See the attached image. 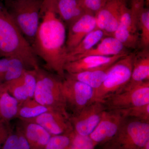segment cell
<instances>
[{
	"instance_id": "7402d4cb",
	"label": "cell",
	"mask_w": 149,
	"mask_h": 149,
	"mask_svg": "<svg viewBox=\"0 0 149 149\" xmlns=\"http://www.w3.org/2000/svg\"><path fill=\"white\" fill-rule=\"evenodd\" d=\"M105 35L103 31L99 29H95L90 32L76 47L68 52L67 62L70 58L81 54L94 47Z\"/></svg>"
},
{
	"instance_id": "9c48e42d",
	"label": "cell",
	"mask_w": 149,
	"mask_h": 149,
	"mask_svg": "<svg viewBox=\"0 0 149 149\" xmlns=\"http://www.w3.org/2000/svg\"><path fill=\"white\" fill-rule=\"evenodd\" d=\"M106 110L103 102L94 101L77 114L70 118L74 132L83 136H89L95 130Z\"/></svg>"
},
{
	"instance_id": "277c9868",
	"label": "cell",
	"mask_w": 149,
	"mask_h": 149,
	"mask_svg": "<svg viewBox=\"0 0 149 149\" xmlns=\"http://www.w3.org/2000/svg\"><path fill=\"white\" fill-rule=\"evenodd\" d=\"M37 82L33 98L38 103L69 116L61 90V81L41 67L36 69Z\"/></svg>"
},
{
	"instance_id": "836d02e7",
	"label": "cell",
	"mask_w": 149,
	"mask_h": 149,
	"mask_svg": "<svg viewBox=\"0 0 149 149\" xmlns=\"http://www.w3.org/2000/svg\"><path fill=\"white\" fill-rule=\"evenodd\" d=\"M100 146H101L100 148V149H122L116 146L110 142H107Z\"/></svg>"
},
{
	"instance_id": "cb8c5ba5",
	"label": "cell",
	"mask_w": 149,
	"mask_h": 149,
	"mask_svg": "<svg viewBox=\"0 0 149 149\" xmlns=\"http://www.w3.org/2000/svg\"><path fill=\"white\" fill-rule=\"evenodd\" d=\"M112 36L122 43L126 48H136L140 41L138 34H133L120 24L118 25Z\"/></svg>"
},
{
	"instance_id": "e575fe53",
	"label": "cell",
	"mask_w": 149,
	"mask_h": 149,
	"mask_svg": "<svg viewBox=\"0 0 149 149\" xmlns=\"http://www.w3.org/2000/svg\"><path fill=\"white\" fill-rule=\"evenodd\" d=\"M4 90V88L3 84H0V95H1V94L2 93L3 91Z\"/></svg>"
},
{
	"instance_id": "83f0119b",
	"label": "cell",
	"mask_w": 149,
	"mask_h": 149,
	"mask_svg": "<svg viewBox=\"0 0 149 149\" xmlns=\"http://www.w3.org/2000/svg\"><path fill=\"white\" fill-rule=\"evenodd\" d=\"M118 110L125 118H136L149 122V104Z\"/></svg>"
},
{
	"instance_id": "ac0fdd59",
	"label": "cell",
	"mask_w": 149,
	"mask_h": 149,
	"mask_svg": "<svg viewBox=\"0 0 149 149\" xmlns=\"http://www.w3.org/2000/svg\"><path fill=\"white\" fill-rule=\"evenodd\" d=\"M22 131L31 149H45L52 135L41 125L34 122L23 121Z\"/></svg>"
},
{
	"instance_id": "6da1fadb",
	"label": "cell",
	"mask_w": 149,
	"mask_h": 149,
	"mask_svg": "<svg viewBox=\"0 0 149 149\" xmlns=\"http://www.w3.org/2000/svg\"><path fill=\"white\" fill-rule=\"evenodd\" d=\"M66 38V26L56 12L54 0H44L32 47L36 56L45 62L47 69L63 78L68 54Z\"/></svg>"
},
{
	"instance_id": "4fadbf2b",
	"label": "cell",
	"mask_w": 149,
	"mask_h": 149,
	"mask_svg": "<svg viewBox=\"0 0 149 149\" xmlns=\"http://www.w3.org/2000/svg\"><path fill=\"white\" fill-rule=\"evenodd\" d=\"M23 121L39 124L52 136L66 134L73 130L69 116L55 110L49 111L35 118Z\"/></svg>"
},
{
	"instance_id": "f1b7e54d",
	"label": "cell",
	"mask_w": 149,
	"mask_h": 149,
	"mask_svg": "<svg viewBox=\"0 0 149 149\" xmlns=\"http://www.w3.org/2000/svg\"><path fill=\"white\" fill-rule=\"evenodd\" d=\"M96 146L89 136H83L74 132L69 149H95Z\"/></svg>"
},
{
	"instance_id": "52a82bcc",
	"label": "cell",
	"mask_w": 149,
	"mask_h": 149,
	"mask_svg": "<svg viewBox=\"0 0 149 149\" xmlns=\"http://www.w3.org/2000/svg\"><path fill=\"white\" fill-rule=\"evenodd\" d=\"M104 103L107 110H120L149 104V80L130 87L110 96Z\"/></svg>"
},
{
	"instance_id": "7a4b0ae2",
	"label": "cell",
	"mask_w": 149,
	"mask_h": 149,
	"mask_svg": "<svg viewBox=\"0 0 149 149\" xmlns=\"http://www.w3.org/2000/svg\"><path fill=\"white\" fill-rule=\"evenodd\" d=\"M0 57L19 59L29 69L40 67L38 57L0 0Z\"/></svg>"
},
{
	"instance_id": "f546056e",
	"label": "cell",
	"mask_w": 149,
	"mask_h": 149,
	"mask_svg": "<svg viewBox=\"0 0 149 149\" xmlns=\"http://www.w3.org/2000/svg\"><path fill=\"white\" fill-rule=\"evenodd\" d=\"M86 13L95 15L104 5L107 0H80Z\"/></svg>"
},
{
	"instance_id": "d6a6232c",
	"label": "cell",
	"mask_w": 149,
	"mask_h": 149,
	"mask_svg": "<svg viewBox=\"0 0 149 149\" xmlns=\"http://www.w3.org/2000/svg\"><path fill=\"white\" fill-rule=\"evenodd\" d=\"M10 134L8 128L0 123V148L2 145H3Z\"/></svg>"
},
{
	"instance_id": "ba28073f",
	"label": "cell",
	"mask_w": 149,
	"mask_h": 149,
	"mask_svg": "<svg viewBox=\"0 0 149 149\" xmlns=\"http://www.w3.org/2000/svg\"><path fill=\"white\" fill-rule=\"evenodd\" d=\"M61 90L67 109L76 115L93 102L95 90L89 85L65 75L61 81Z\"/></svg>"
},
{
	"instance_id": "9a60e30c",
	"label": "cell",
	"mask_w": 149,
	"mask_h": 149,
	"mask_svg": "<svg viewBox=\"0 0 149 149\" xmlns=\"http://www.w3.org/2000/svg\"><path fill=\"white\" fill-rule=\"evenodd\" d=\"M68 27L66 45L68 52L76 47L85 36L96 29L95 15L86 13Z\"/></svg>"
},
{
	"instance_id": "2e32d148",
	"label": "cell",
	"mask_w": 149,
	"mask_h": 149,
	"mask_svg": "<svg viewBox=\"0 0 149 149\" xmlns=\"http://www.w3.org/2000/svg\"><path fill=\"white\" fill-rule=\"evenodd\" d=\"M101 41L100 43L96 47H93L79 55L70 58L68 62L72 61L90 56H109L128 54L126 48L122 43L113 36L104 37Z\"/></svg>"
},
{
	"instance_id": "ffe728a7",
	"label": "cell",
	"mask_w": 149,
	"mask_h": 149,
	"mask_svg": "<svg viewBox=\"0 0 149 149\" xmlns=\"http://www.w3.org/2000/svg\"><path fill=\"white\" fill-rule=\"evenodd\" d=\"M149 56L148 53L137 57L136 56L130 81L126 87H130L141 82L149 80Z\"/></svg>"
},
{
	"instance_id": "44dd1931",
	"label": "cell",
	"mask_w": 149,
	"mask_h": 149,
	"mask_svg": "<svg viewBox=\"0 0 149 149\" xmlns=\"http://www.w3.org/2000/svg\"><path fill=\"white\" fill-rule=\"evenodd\" d=\"M50 110H53L38 103L33 98L29 99L19 103L16 117L21 120H30Z\"/></svg>"
},
{
	"instance_id": "4dcf8cb0",
	"label": "cell",
	"mask_w": 149,
	"mask_h": 149,
	"mask_svg": "<svg viewBox=\"0 0 149 149\" xmlns=\"http://www.w3.org/2000/svg\"><path fill=\"white\" fill-rule=\"evenodd\" d=\"M3 149H19L17 133L10 134L3 145Z\"/></svg>"
},
{
	"instance_id": "d6986e66",
	"label": "cell",
	"mask_w": 149,
	"mask_h": 149,
	"mask_svg": "<svg viewBox=\"0 0 149 149\" xmlns=\"http://www.w3.org/2000/svg\"><path fill=\"white\" fill-rule=\"evenodd\" d=\"M111 66L105 69L89 70L75 73H68L65 75L85 83L95 90L100 88L103 83Z\"/></svg>"
},
{
	"instance_id": "d4e9b609",
	"label": "cell",
	"mask_w": 149,
	"mask_h": 149,
	"mask_svg": "<svg viewBox=\"0 0 149 149\" xmlns=\"http://www.w3.org/2000/svg\"><path fill=\"white\" fill-rule=\"evenodd\" d=\"M138 28L141 29V45L144 49H147L149 45V10L144 7L139 15Z\"/></svg>"
},
{
	"instance_id": "30bf717a",
	"label": "cell",
	"mask_w": 149,
	"mask_h": 149,
	"mask_svg": "<svg viewBox=\"0 0 149 149\" xmlns=\"http://www.w3.org/2000/svg\"><path fill=\"white\" fill-rule=\"evenodd\" d=\"M125 118L118 110H105L98 124L89 136L95 146L111 141Z\"/></svg>"
},
{
	"instance_id": "8fae6325",
	"label": "cell",
	"mask_w": 149,
	"mask_h": 149,
	"mask_svg": "<svg viewBox=\"0 0 149 149\" xmlns=\"http://www.w3.org/2000/svg\"><path fill=\"white\" fill-rule=\"evenodd\" d=\"M125 0H107L96 14V29L103 31L105 35L112 36L120 22V11Z\"/></svg>"
},
{
	"instance_id": "8d00e7d4",
	"label": "cell",
	"mask_w": 149,
	"mask_h": 149,
	"mask_svg": "<svg viewBox=\"0 0 149 149\" xmlns=\"http://www.w3.org/2000/svg\"><path fill=\"white\" fill-rule=\"evenodd\" d=\"M10 1V0H3V1Z\"/></svg>"
},
{
	"instance_id": "1f68e13d",
	"label": "cell",
	"mask_w": 149,
	"mask_h": 149,
	"mask_svg": "<svg viewBox=\"0 0 149 149\" xmlns=\"http://www.w3.org/2000/svg\"><path fill=\"white\" fill-rule=\"evenodd\" d=\"M17 133L18 136L19 149H31L28 141L20 129L17 130Z\"/></svg>"
},
{
	"instance_id": "3957f363",
	"label": "cell",
	"mask_w": 149,
	"mask_h": 149,
	"mask_svg": "<svg viewBox=\"0 0 149 149\" xmlns=\"http://www.w3.org/2000/svg\"><path fill=\"white\" fill-rule=\"evenodd\" d=\"M44 0H10L5 5L20 32L31 46L40 24Z\"/></svg>"
},
{
	"instance_id": "e0dca14e",
	"label": "cell",
	"mask_w": 149,
	"mask_h": 149,
	"mask_svg": "<svg viewBox=\"0 0 149 149\" xmlns=\"http://www.w3.org/2000/svg\"><path fill=\"white\" fill-rule=\"evenodd\" d=\"M54 1L56 12L68 27L86 13L80 0Z\"/></svg>"
},
{
	"instance_id": "5b68a950",
	"label": "cell",
	"mask_w": 149,
	"mask_h": 149,
	"mask_svg": "<svg viewBox=\"0 0 149 149\" xmlns=\"http://www.w3.org/2000/svg\"><path fill=\"white\" fill-rule=\"evenodd\" d=\"M136 56L134 54H128L111 67L103 83L95 90L93 102H103L124 89L131 78Z\"/></svg>"
},
{
	"instance_id": "5bb4252c",
	"label": "cell",
	"mask_w": 149,
	"mask_h": 149,
	"mask_svg": "<svg viewBox=\"0 0 149 149\" xmlns=\"http://www.w3.org/2000/svg\"><path fill=\"white\" fill-rule=\"evenodd\" d=\"M128 54H124L109 56H90L84 57L67 62L64 66L65 71L68 73H75L89 70L105 69Z\"/></svg>"
},
{
	"instance_id": "4316f807",
	"label": "cell",
	"mask_w": 149,
	"mask_h": 149,
	"mask_svg": "<svg viewBox=\"0 0 149 149\" xmlns=\"http://www.w3.org/2000/svg\"><path fill=\"white\" fill-rule=\"evenodd\" d=\"M74 130L70 133L52 136L45 149H69Z\"/></svg>"
},
{
	"instance_id": "484cf974",
	"label": "cell",
	"mask_w": 149,
	"mask_h": 149,
	"mask_svg": "<svg viewBox=\"0 0 149 149\" xmlns=\"http://www.w3.org/2000/svg\"><path fill=\"white\" fill-rule=\"evenodd\" d=\"M27 69H29L21 60L16 58L11 57L8 69L5 76L4 83L17 79Z\"/></svg>"
},
{
	"instance_id": "603a6c76",
	"label": "cell",
	"mask_w": 149,
	"mask_h": 149,
	"mask_svg": "<svg viewBox=\"0 0 149 149\" xmlns=\"http://www.w3.org/2000/svg\"><path fill=\"white\" fill-rule=\"evenodd\" d=\"M19 104L17 100L4 89L0 95V116L6 121L16 117Z\"/></svg>"
},
{
	"instance_id": "7c38bea8",
	"label": "cell",
	"mask_w": 149,
	"mask_h": 149,
	"mask_svg": "<svg viewBox=\"0 0 149 149\" xmlns=\"http://www.w3.org/2000/svg\"><path fill=\"white\" fill-rule=\"evenodd\" d=\"M37 82L36 69H27L20 77L3 83L5 90L21 103L34 96Z\"/></svg>"
},
{
	"instance_id": "d590c367",
	"label": "cell",
	"mask_w": 149,
	"mask_h": 149,
	"mask_svg": "<svg viewBox=\"0 0 149 149\" xmlns=\"http://www.w3.org/2000/svg\"><path fill=\"white\" fill-rule=\"evenodd\" d=\"M134 1L138 2L145 3L146 2L147 3H149V0H134Z\"/></svg>"
},
{
	"instance_id": "8992f818",
	"label": "cell",
	"mask_w": 149,
	"mask_h": 149,
	"mask_svg": "<svg viewBox=\"0 0 149 149\" xmlns=\"http://www.w3.org/2000/svg\"><path fill=\"white\" fill-rule=\"evenodd\" d=\"M149 142V122L125 118L110 143L122 149H144Z\"/></svg>"
}]
</instances>
